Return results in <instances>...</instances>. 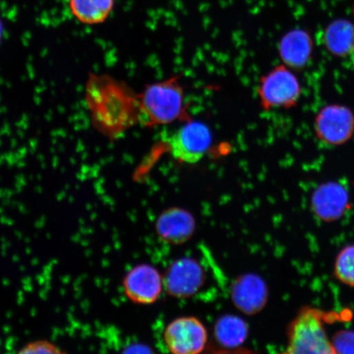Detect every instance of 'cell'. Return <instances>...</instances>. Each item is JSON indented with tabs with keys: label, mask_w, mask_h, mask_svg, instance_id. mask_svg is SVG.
Segmentation results:
<instances>
[{
	"label": "cell",
	"mask_w": 354,
	"mask_h": 354,
	"mask_svg": "<svg viewBox=\"0 0 354 354\" xmlns=\"http://www.w3.org/2000/svg\"><path fill=\"white\" fill-rule=\"evenodd\" d=\"M317 138L323 144L339 146L354 135V113L347 106L330 104L322 108L314 121Z\"/></svg>",
	"instance_id": "6"
},
{
	"label": "cell",
	"mask_w": 354,
	"mask_h": 354,
	"mask_svg": "<svg viewBox=\"0 0 354 354\" xmlns=\"http://www.w3.org/2000/svg\"><path fill=\"white\" fill-rule=\"evenodd\" d=\"M63 351H60V348L56 346L55 344L46 342V340H39V342H35L29 343L26 345L25 347L22 348L20 351V353H33V354H41V353H62Z\"/></svg>",
	"instance_id": "19"
},
{
	"label": "cell",
	"mask_w": 354,
	"mask_h": 354,
	"mask_svg": "<svg viewBox=\"0 0 354 354\" xmlns=\"http://www.w3.org/2000/svg\"><path fill=\"white\" fill-rule=\"evenodd\" d=\"M194 220L187 211L180 209L167 210L157 221L159 236L169 243H183L187 241L194 231Z\"/></svg>",
	"instance_id": "13"
},
{
	"label": "cell",
	"mask_w": 354,
	"mask_h": 354,
	"mask_svg": "<svg viewBox=\"0 0 354 354\" xmlns=\"http://www.w3.org/2000/svg\"><path fill=\"white\" fill-rule=\"evenodd\" d=\"M212 140V133L205 123L189 121L168 138V150L176 160L196 165L209 152Z\"/></svg>",
	"instance_id": "5"
},
{
	"label": "cell",
	"mask_w": 354,
	"mask_h": 354,
	"mask_svg": "<svg viewBox=\"0 0 354 354\" xmlns=\"http://www.w3.org/2000/svg\"><path fill=\"white\" fill-rule=\"evenodd\" d=\"M125 293L133 302H156L165 285L160 273L151 266L142 264L133 268L124 280Z\"/></svg>",
	"instance_id": "8"
},
{
	"label": "cell",
	"mask_w": 354,
	"mask_h": 354,
	"mask_svg": "<svg viewBox=\"0 0 354 354\" xmlns=\"http://www.w3.org/2000/svg\"><path fill=\"white\" fill-rule=\"evenodd\" d=\"M165 342L172 353L196 354L201 353L206 347L207 332L198 318L179 317L167 326Z\"/></svg>",
	"instance_id": "7"
},
{
	"label": "cell",
	"mask_w": 354,
	"mask_h": 354,
	"mask_svg": "<svg viewBox=\"0 0 354 354\" xmlns=\"http://www.w3.org/2000/svg\"><path fill=\"white\" fill-rule=\"evenodd\" d=\"M203 281L205 274L201 266L192 259H183L172 263L163 280L168 293L177 298L196 295Z\"/></svg>",
	"instance_id": "9"
},
{
	"label": "cell",
	"mask_w": 354,
	"mask_h": 354,
	"mask_svg": "<svg viewBox=\"0 0 354 354\" xmlns=\"http://www.w3.org/2000/svg\"><path fill=\"white\" fill-rule=\"evenodd\" d=\"M70 10L75 17L86 25H97L108 19L114 0H70Z\"/></svg>",
	"instance_id": "15"
},
{
	"label": "cell",
	"mask_w": 354,
	"mask_h": 354,
	"mask_svg": "<svg viewBox=\"0 0 354 354\" xmlns=\"http://www.w3.org/2000/svg\"><path fill=\"white\" fill-rule=\"evenodd\" d=\"M87 100L94 122L107 135L121 134L138 123V95L113 79H92Z\"/></svg>",
	"instance_id": "1"
},
{
	"label": "cell",
	"mask_w": 354,
	"mask_h": 354,
	"mask_svg": "<svg viewBox=\"0 0 354 354\" xmlns=\"http://www.w3.org/2000/svg\"><path fill=\"white\" fill-rule=\"evenodd\" d=\"M353 66H354V53H353Z\"/></svg>",
	"instance_id": "20"
},
{
	"label": "cell",
	"mask_w": 354,
	"mask_h": 354,
	"mask_svg": "<svg viewBox=\"0 0 354 354\" xmlns=\"http://www.w3.org/2000/svg\"><path fill=\"white\" fill-rule=\"evenodd\" d=\"M335 275L344 284L354 287V245L339 252L335 259Z\"/></svg>",
	"instance_id": "17"
},
{
	"label": "cell",
	"mask_w": 354,
	"mask_h": 354,
	"mask_svg": "<svg viewBox=\"0 0 354 354\" xmlns=\"http://www.w3.org/2000/svg\"><path fill=\"white\" fill-rule=\"evenodd\" d=\"M185 94L178 80L152 84L138 95V123L146 127L167 125L184 113Z\"/></svg>",
	"instance_id": "2"
},
{
	"label": "cell",
	"mask_w": 354,
	"mask_h": 354,
	"mask_svg": "<svg viewBox=\"0 0 354 354\" xmlns=\"http://www.w3.org/2000/svg\"><path fill=\"white\" fill-rule=\"evenodd\" d=\"M249 328L241 318L225 316L216 322L215 336L216 340L224 347L236 348L245 342Z\"/></svg>",
	"instance_id": "16"
},
{
	"label": "cell",
	"mask_w": 354,
	"mask_h": 354,
	"mask_svg": "<svg viewBox=\"0 0 354 354\" xmlns=\"http://www.w3.org/2000/svg\"><path fill=\"white\" fill-rule=\"evenodd\" d=\"M348 193L339 183L322 184L313 194L314 214L326 223H332L342 218L348 210Z\"/></svg>",
	"instance_id": "10"
},
{
	"label": "cell",
	"mask_w": 354,
	"mask_h": 354,
	"mask_svg": "<svg viewBox=\"0 0 354 354\" xmlns=\"http://www.w3.org/2000/svg\"><path fill=\"white\" fill-rule=\"evenodd\" d=\"M331 342L335 353H354V331H339Z\"/></svg>",
	"instance_id": "18"
},
{
	"label": "cell",
	"mask_w": 354,
	"mask_h": 354,
	"mask_svg": "<svg viewBox=\"0 0 354 354\" xmlns=\"http://www.w3.org/2000/svg\"><path fill=\"white\" fill-rule=\"evenodd\" d=\"M232 297L234 304L241 311L254 315L267 304L268 290L262 278L249 274L238 278L234 283Z\"/></svg>",
	"instance_id": "11"
},
{
	"label": "cell",
	"mask_w": 354,
	"mask_h": 354,
	"mask_svg": "<svg viewBox=\"0 0 354 354\" xmlns=\"http://www.w3.org/2000/svg\"><path fill=\"white\" fill-rule=\"evenodd\" d=\"M279 55L288 68L302 69L308 64L313 50V41L307 30L294 29L281 38L278 46Z\"/></svg>",
	"instance_id": "12"
},
{
	"label": "cell",
	"mask_w": 354,
	"mask_h": 354,
	"mask_svg": "<svg viewBox=\"0 0 354 354\" xmlns=\"http://www.w3.org/2000/svg\"><path fill=\"white\" fill-rule=\"evenodd\" d=\"M326 314L316 308L301 310L288 329L286 353H335L325 329Z\"/></svg>",
	"instance_id": "3"
},
{
	"label": "cell",
	"mask_w": 354,
	"mask_h": 354,
	"mask_svg": "<svg viewBox=\"0 0 354 354\" xmlns=\"http://www.w3.org/2000/svg\"><path fill=\"white\" fill-rule=\"evenodd\" d=\"M324 44L331 55L345 57L354 53V24L344 19L332 21L324 32Z\"/></svg>",
	"instance_id": "14"
},
{
	"label": "cell",
	"mask_w": 354,
	"mask_h": 354,
	"mask_svg": "<svg viewBox=\"0 0 354 354\" xmlns=\"http://www.w3.org/2000/svg\"><path fill=\"white\" fill-rule=\"evenodd\" d=\"M353 17H354V6H353Z\"/></svg>",
	"instance_id": "21"
},
{
	"label": "cell",
	"mask_w": 354,
	"mask_h": 354,
	"mask_svg": "<svg viewBox=\"0 0 354 354\" xmlns=\"http://www.w3.org/2000/svg\"><path fill=\"white\" fill-rule=\"evenodd\" d=\"M258 94L264 110L290 109L297 105L302 88L298 77L288 66L282 64L261 79Z\"/></svg>",
	"instance_id": "4"
}]
</instances>
